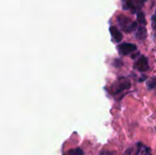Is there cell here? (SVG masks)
<instances>
[{"label": "cell", "instance_id": "1", "mask_svg": "<svg viewBox=\"0 0 156 155\" xmlns=\"http://www.w3.org/2000/svg\"><path fill=\"white\" fill-rule=\"evenodd\" d=\"M132 84L130 82L129 79H124V78H121L120 79L116 80L111 87V89L109 90L110 92L112 95H118L125 90H128L131 88Z\"/></svg>", "mask_w": 156, "mask_h": 155}, {"label": "cell", "instance_id": "2", "mask_svg": "<svg viewBox=\"0 0 156 155\" xmlns=\"http://www.w3.org/2000/svg\"><path fill=\"white\" fill-rule=\"evenodd\" d=\"M118 21L120 23V26H122V30L125 32H133L137 28V23L131 21L130 18L124 16H118Z\"/></svg>", "mask_w": 156, "mask_h": 155}, {"label": "cell", "instance_id": "3", "mask_svg": "<svg viewBox=\"0 0 156 155\" xmlns=\"http://www.w3.org/2000/svg\"><path fill=\"white\" fill-rule=\"evenodd\" d=\"M136 49H137L136 45L132 44V43H122L118 46L119 53L122 56H127L129 54H132Z\"/></svg>", "mask_w": 156, "mask_h": 155}, {"label": "cell", "instance_id": "4", "mask_svg": "<svg viewBox=\"0 0 156 155\" xmlns=\"http://www.w3.org/2000/svg\"><path fill=\"white\" fill-rule=\"evenodd\" d=\"M133 67L140 72H145L149 69L148 58L145 56H140V58L135 61Z\"/></svg>", "mask_w": 156, "mask_h": 155}, {"label": "cell", "instance_id": "5", "mask_svg": "<svg viewBox=\"0 0 156 155\" xmlns=\"http://www.w3.org/2000/svg\"><path fill=\"white\" fill-rule=\"evenodd\" d=\"M110 33L112 35V37L113 38V40L116 43H120L122 40V32L117 28V26H110Z\"/></svg>", "mask_w": 156, "mask_h": 155}, {"label": "cell", "instance_id": "6", "mask_svg": "<svg viewBox=\"0 0 156 155\" xmlns=\"http://www.w3.org/2000/svg\"><path fill=\"white\" fill-rule=\"evenodd\" d=\"M147 37V30L146 28L142 26H139L137 32H136V38L139 39V40H144Z\"/></svg>", "mask_w": 156, "mask_h": 155}, {"label": "cell", "instance_id": "7", "mask_svg": "<svg viewBox=\"0 0 156 155\" xmlns=\"http://www.w3.org/2000/svg\"><path fill=\"white\" fill-rule=\"evenodd\" d=\"M63 155H83V151L80 148H76V149H72V150L68 151Z\"/></svg>", "mask_w": 156, "mask_h": 155}, {"label": "cell", "instance_id": "8", "mask_svg": "<svg viewBox=\"0 0 156 155\" xmlns=\"http://www.w3.org/2000/svg\"><path fill=\"white\" fill-rule=\"evenodd\" d=\"M137 19H138V22L143 24V25H145L146 24V20H145V16L144 14V12L142 11H139L138 14H137Z\"/></svg>", "mask_w": 156, "mask_h": 155}, {"label": "cell", "instance_id": "9", "mask_svg": "<svg viewBox=\"0 0 156 155\" xmlns=\"http://www.w3.org/2000/svg\"><path fill=\"white\" fill-rule=\"evenodd\" d=\"M147 86L150 90L155 89L156 88V78H153L151 79L148 82H147Z\"/></svg>", "mask_w": 156, "mask_h": 155}, {"label": "cell", "instance_id": "10", "mask_svg": "<svg viewBox=\"0 0 156 155\" xmlns=\"http://www.w3.org/2000/svg\"><path fill=\"white\" fill-rule=\"evenodd\" d=\"M113 65H114V67H116V68H119V67H121V66L122 65V62L120 59L116 58V59L114 60V62H113Z\"/></svg>", "mask_w": 156, "mask_h": 155}, {"label": "cell", "instance_id": "11", "mask_svg": "<svg viewBox=\"0 0 156 155\" xmlns=\"http://www.w3.org/2000/svg\"><path fill=\"white\" fill-rule=\"evenodd\" d=\"M152 22H153V27H154V29L156 30V12L155 14L153 16V17H152Z\"/></svg>", "mask_w": 156, "mask_h": 155}, {"label": "cell", "instance_id": "12", "mask_svg": "<svg viewBox=\"0 0 156 155\" xmlns=\"http://www.w3.org/2000/svg\"><path fill=\"white\" fill-rule=\"evenodd\" d=\"M100 155H114V153L111 151H103L100 153Z\"/></svg>", "mask_w": 156, "mask_h": 155}]
</instances>
